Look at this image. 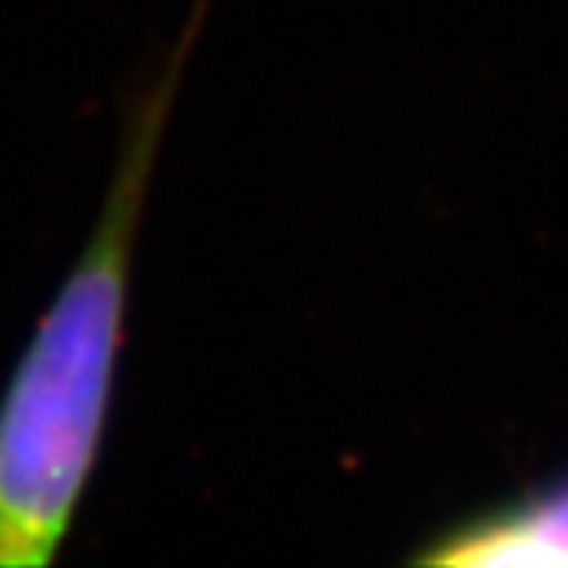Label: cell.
<instances>
[{
	"mask_svg": "<svg viewBox=\"0 0 568 568\" xmlns=\"http://www.w3.org/2000/svg\"><path fill=\"white\" fill-rule=\"evenodd\" d=\"M211 0L122 104L119 152L82 252L0 392V568L60 558L104 454L144 203Z\"/></svg>",
	"mask_w": 568,
	"mask_h": 568,
	"instance_id": "obj_1",
	"label": "cell"
},
{
	"mask_svg": "<svg viewBox=\"0 0 568 568\" xmlns=\"http://www.w3.org/2000/svg\"><path fill=\"white\" fill-rule=\"evenodd\" d=\"M422 565H568V473L465 517L414 554Z\"/></svg>",
	"mask_w": 568,
	"mask_h": 568,
	"instance_id": "obj_2",
	"label": "cell"
}]
</instances>
